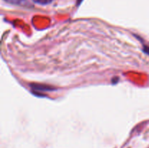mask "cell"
I'll return each instance as SVG.
<instances>
[{
  "mask_svg": "<svg viewBox=\"0 0 149 148\" xmlns=\"http://www.w3.org/2000/svg\"><path fill=\"white\" fill-rule=\"evenodd\" d=\"M81 1H82V0H77V5H79Z\"/></svg>",
  "mask_w": 149,
  "mask_h": 148,
  "instance_id": "5b68a950",
  "label": "cell"
},
{
  "mask_svg": "<svg viewBox=\"0 0 149 148\" xmlns=\"http://www.w3.org/2000/svg\"><path fill=\"white\" fill-rule=\"evenodd\" d=\"M143 52H145V53L149 55V47L148 46H147L146 45H144L143 46Z\"/></svg>",
  "mask_w": 149,
  "mask_h": 148,
  "instance_id": "277c9868",
  "label": "cell"
},
{
  "mask_svg": "<svg viewBox=\"0 0 149 148\" xmlns=\"http://www.w3.org/2000/svg\"><path fill=\"white\" fill-rule=\"evenodd\" d=\"M7 2L16 5H26L28 4L27 0H4Z\"/></svg>",
  "mask_w": 149,
  "mask_h": 148,
  "instance_id": "7a4b0ae2",
  "label": "cell"
},
{
  "mask_svg": "<svg viewBox=\"0 0 149 148\" xmlns=\"http://www.w3.org/2000/svg\"><path fill=\"white\" fill-rule=\"evenodd\" d=\"M30 86L33 89V90H36L39 91H52L55 89L49 86L43 85V84H31Z\"/></svg>",
  "mask_w": 149,
  "mask_h": 148,
  "instance_id": "6da1fadb",
  "label": "cell"
},
{
  "mask_svg": "<svg viewBox=\"0 0 149 148\" xmlns=\"http://www.w3.org/2000/svg\"><path fill=\"white\" fill-rule=\"evenodd\" d=\"M33 1L39 4H49L52 0H33Z\"/></svg>",
  "mask_w": 149,
  "mask_h": 148,
  "instance_id": "3957f363",
  "label": "cell"
}]
</instances>
